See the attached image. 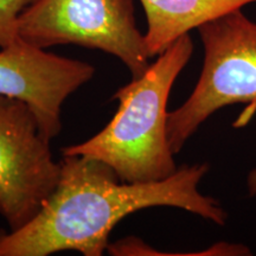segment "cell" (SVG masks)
<instances>
[{
	"instance_id": "4",
	"label": "cell",
	"mask_w": 256,
	"mask_h": 256,
	"mask_svg": "<svg viewBox=\"0 0 256 256\" xmlns=\"http://www.w3.org/2000/svg\"><path fill=\"white\" fill-rule=\"evenodd\" d=\"M18 36L40 49L84 46L119 58L132 78L150 66L134 0H32L18 19Z\"/></svg>"
},
{
	"instance_id": "7",
	"label": "cell",
	"mask_w": 256,
	"mask_h": 256,
	"mask_svg": "<svg viewBox=\"0 0 256 256\" xmlns=\"http://www.w3.org/2000/svg\"><path fill=\"white\" fill-rule=\"evenodd\" d=\"M146 14L150 57L159 56L178 38L208 22L254 4L256 0H140Z\"/></svg>"
},
{
	"instance_id": "8",
	"label": "cell",
	"mask_w": 256,
	"mask_h": 256,
	"mask_svg": "<svg viewBox=\"0 0 256 256\" xmlns=\"http://www.w3.org/2000/svg\"><path fill=\"white\" fill-rule=\"evenodd\" d=\"M32 0H0V48L18 40V19Z\"/></svg>"
},
{
	"instance_id": "6",
	"label": "cell",
	"mask_w": 256,
	"mask_h": 256,
	"mask_svg": "<svg viewBox=\"0 0 256 256\" xmlns=\"http://www.w3.org/2000/svg\"><path fill=\"white\" fill-rule=\"evenodd\" d=\"M94 74L92 64L46 52L20 37L0 48V95L26 102L50 142L62 130L63 104Z\"/></svg>"
},
{
	"instance_id": "9",
	"label": "cell",
	"mask_w": 256,
	"mask_h": 256,
	"mask_svg": "<svg viewBox=\"0 0 256 256\" xmlns=\"http://www.w3.org/2000/svg\"><path fill=\"white\" fill-rule=\"evenodd\" d=\"M247 188L249 196H256V168L249 172L247 178Z\"/></svg>"
},
{
	"instance_id": "1",
	"label": "cell",
	"mask_w": 256,
	"mask_h": 256,
	"mask_svg": "<svg viewBox=\"0 0 256 256\" xmlns=\"http://www.w3.org/2000/svg\"><path fill=\"white\" fill-rule=\"evenodd\" d=\"M60 178L40 214L18 230L0 232V256H48L74 250L101 256L124 217L153 206L186 210L224 226L228 214L198 190L208 164L183 165L162 180L126 183L101 160L63 156Z\"/></svg>"
},
{
	"instance_id": "3",
	"label": "cell",
	"mask_w": 256,
	"mask_h": 256,
	"mask_svg": "<svg viewBox=\"0 0 256 256\" xmlns=\"http://www.w3.org/2000/svg\"><path fill=\"white\" fill-rule=\"evenodd\" d=\"M198 31L204 48L200 76L186 101L168 114V139L174 154L223 107H256L255 22L236 10L200 25Z\"/></svg>"
},
{
	"instance_id": "5",
	"label": "cell",
	"mask_w": 256,
	"mask_h": 256,
	"mask_svg": "<svg viewBox=\"0 0 256 256\" xmlns=\"http://www.w3.org/2000/svg\"><path fill=\"white\" fill-rule=\"evenodd\" d=\"M60 162L26 102L0 95V215L10 230L36 217L56 190Z\"/></svg>"
},
{
	"instance_id": "2",
	"label": "cell",
	"mask_w": 256,
	"mask_h": 256,
	"mask_svg": "<svg viewBox=\"0 0 256 256\" xmlns=\"http://www.w3.org/2000/svg\"><path fill=\"white\" fill-rule=\"evenodd\" d=\"M190 34L178 38L146 72L115 92L116 114L96 136L62 148V156H87L110 165L126 183L168 178L178 168L168 139V102L190 60Z\"/></svg>"
}]
</instances>
